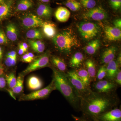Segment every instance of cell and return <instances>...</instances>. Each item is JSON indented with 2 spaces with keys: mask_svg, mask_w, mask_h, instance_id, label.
Segmentation results:
<instances>
[{
  "mask_svg": "<svg viewBox=\"0 0 121 121\" xmlns=\"http://www.w3.org/2000/svg\"><path fill=\"white\" fill-rule=\"evenodd\" d=\"M82 100L83 112L95 118L110 110L115 103L114 99L111 97L93 91Z\"/></svg>",
  "mask_w": 121,
  "mask_h": 121,
  "instance_id": "6da1fadb",
  "label": "cell"
},
{
  "mask_svg": "<svg viewBox=\"0 0 121 121\" xmlns=\"http://www.w3.org/2000/svg\"><path fill=\"white\" fill-rule=\"evenodd\" d=\"M53 78L56 89L59 91L71 105L74 107L79 103V97L72 86L66 74L53 68Z\"/></svg>",
  "mask_w": 121,
  "mask_h": 121,
  "instance_id": "7a4b0ae2",
  "label": "cell"
},
{
  "mask_svg": "<svg viewBox=\"0 0 121 121\" xmlns=\"http://www.w3.org/2000/svg\"><path fill=\"white\" fill-rule=\"evenodd\" d=\"M56 47L60 52L69 54L72 48L80 46V43L71 32L65 31L59 33L52 38Z\"/></svg>",
  "mask_w": 121,
  "mask_h": 121,
  "instance_id": "3957f363",
  "label": "cell"
},
{
  "mask_svg": "<svg viewBox=\"0 0 121 121\" xmlns=\"http://www.w3.org/2000/svg\"><path fill=\"white\" fill-rule=\"evenodd\" d=\"M66 75L79 98L82 99L92 92L90 88L87 87L80 79L76 71L72 70L68 71Z\"/></svg>",
  "mask_w": 121,
  "mask_h": 121,
  "instance_id": "277c9868",
  "label": "cell"
},
{
  "mask_svg": "<svg viewBox=\"0 0 121 121\" xmlns=\"http://www.w3.org/2000/svg\"><path fill=\"white\" fill-rule=\"evenodd\" d=\"M80 35L84 39H91L96 36L100 31L99 26L94 23L82 22L78 26Z\"/></svg>",
  "mask_w": 121,
  "mask_h": 121,
  "instance_id": "5b68a950",
  "label": "cell"
},
{
  "mask_svg": "<svg viewBox=\"0 0 121 121\" xmlns=\"http://www.w3.org/2000/svg\"><path fill=\"white\" fill-rule=\"evenodd\" d=\"M56 89L54 80L52 79V82L48 86L28 94L22 95L20 98V100L30 101L44 98L47 97L52 91Z\"/></svg>",
  "mask_w": 121,
  "mask_h": 121,
  "instance_id": "8992f818",
  "label": "cell"
},
{
  "mask_svg": "<svg viewBox=\"0 0 121 121\" xmlns=\"http://www.w3.org/2000/svg\"><path fill=\"white\" fill-rule=\"evenodd\" d=\"M49 63V55L48 53H45L30 63L28 66L23 72L22 75H24L45 67L48 65Z\"/></svg>",
  "mask_w": 121,
  "mask_h": 121,
  "instance_id": "52a82bcc",
  "label": "cell"
},
{
  "mask_svg": "<svg viewBox=\"0 0 121 121\" xmlns=\"http://www.w3.org/2000/svg\"><path fill=\"white\" fill-rule=\"evenodd\" d=\"M44 22L39 16L34 14H28L24 16L22 20V24L25 28H35L43 27Z\"/></svg>",
  "mask_w": 121,
  "mask_h": 121,
  "instance_id": "ba28073f",
  "label": "cell"
},
{
  "mask_svg": "<svg viewBox=\"0 0 121 121\" xmlns=\"http://www.w3.org/2000/svg\"><path fill=\"white\" fill-rule=\"evenodd\" d=\"M108 15L105 10L101 7L94 8L85 13L83 15L85 19L101 21L106 19Z\"/></svg>",
  "mask_w": 121,
  "mask_h": 121,
  "instance_id": "9c48e42d",
  "label": "cell"
},
{
  "mask_svg": "<svg viewBox=\"0 0 121 121\" xmlns=\"http://www.w3.org/2000/svg\"><path fill=\"white\" fill-rule=\"evenodd\" d=\"M94 89L98 93H109L116 89L117 84L111 80H100L94 83Z\"/></svg>",
  "mask_w": 121,
  "mask_h": 121,
  "instance_id": "30bf717a",
  "label": "cell"
},
{
  "mask_svg": "<svg viewBox=\"0 0 121 121\" xmlns=\"http://www.w3.org/2000/svg\"><path fill=\"white\" fill-rule=\"evenodd\" d=\"M95 118L97 121H121V110L118 108L111 109Z\"/></svg>",
  "mask_w": 121,
  "mask_h": 121,
  "instance_id": "8fae6325",
  "label": "cell"
},
{
  "mask_svg": "<svg viewBox=\"0 0 121 121\" xmlns=\"http://www.w3.org/2000/svg\"><path fill=\"white\" fill-rule=\"evenodd\" d=\"M105 33L106 38L109 41H117L121 39V30L115 27H106Z\"/></svg>",
  "mask_w": 121,
  "mask_h": 121,
  "instance_id": "7c38bea8",
  "label": "cell"
},
{
  "mask_svg": "<svg viewBox=\"0 0 121 121\" xmlns=\"http://www.w3.org/2000/svg\"><path fill=\"white\" fill-rule=\"evenodd\" d=\"M14 0H7L0 4V21L8 17L12 12Z\"/></svg>",
  "mask_w": 121,
  "mask_h": 121,
  "instance_id": "4fadbf2b",
  "label": "cell"
},
{
  "mask_svg": "<svg viewBox=\"0 0 121 121\" xmlns=\"http://www.w3.org/2000/svg\"><path fill=\"white\" fill-rule=\"evenodd\" d=\"M117 51V48L114 46H111L106 49L102 55V63L108 64L111 61L113 60Z\"/></svg>",
  "mask_w": 121,
  "mask_h": 121,
  "instance_id": "5bb4252c",
  "label": "cell"
},
{
  "mask_svg": "<svg viewBox=\"0 0 121 121\" xmlns=\"http://www.w3.org/2000/svg\"><path fill=\"white\" fill-rule=\"evenodd\" d=\"M70 12L66 8L60 7L55 12V16L56 19L60 22H66L69 20L70 16Z\"/></svg>",
  "mask_w": 121,
  "mask_h": 121,
  "instance_id": "9a60e30c",
  "label": "cell"
},
{
  "mask_svg": "<svg viewBox=\"0 0 121 121\" xmlns=\"http://www.w3.org/2000/svg\"><path fill=\"white\" fill-rule=\"evenodd\" d=\"M119 66L117 61L114 60L108 64L106 67V76L109 80H112L115 78L119 70Z\"/></svg>",
  "mask_w": 121,
  "mask_h": 121,
  "instance_id": "2e32d148",
  "label": "cell"
},
{
  "mask_svg": "<svg viewBox=\"0 0 121 121\" xmlns=\"http://www.w3.org/2000/svg\"><path fill=\"white\" fill-rule=\"evenodd\" d=\"M27 86L31 90L37 91L42 88L43 82L41 79L37 76H31L28 80Z\"/></svg>",
  "mask_w": 121,
  "mask_h": 121,
  "instance_id": "e0dca14e",
  "label": "cell"
},
{
  "mask_svg": "<svg viewBox=\"0 0 121 121\" xmlns=\"http://www.w3.org/2000/svg\"><path fill=\"white\" fill-rule=\"evenodd\" d=\"M6 35L7 38L12 41H15L18 36V29L15 24L11 23L6 26Z\"/></svg>",
  "mask_w": 121,
  "mask_h": 121,
  "instance_id": "ac0fdd59",
  "label": "cell"
},
{
  "mask_svg": "<svg viewBox=\"0 0 121 121\" xmlns=\"http://www.w3.org/2000/svg\"><path fill=\"white\" fill-rule=\"evenodd\" d=\"M42 27L44 34L48 38L52 39L56 35V27L54 24L44 22Z\"/></svg>",
  "mask_w": 121,
  "mask_h": 121,
  "instance_id": "d6986e66",
  "label": "cell"
},
{
  "mask_svg": "<svg viewBox=\"0 0 121 121\" xmlns=\"http://www.w3.org/2000/svg\"><path fill=\"white\" fill-rule=\"evenodd\" d=\"M36 13L39 17L49 18L51 16L52 11L49 6L44 4H40L37 7Z\"/></svg>",
  "mask_w": 121,
  "mask_h": 121,
  "instance_id": "ffe728a7",
  "label": "cell"
},
{
  "mask_svg": "<svg viewBox=\"0 0 121 121\" xmlns=\"http://www.w3.org/2000/svg\"><path fill=\"white\" fill-rule=\"evenodd\" d=\"M101 45V43L99 40H92L84 48V50L87 54L89 55H93L95 54L98 50Z\"/></svg>",
  "mask_w": 121,
  "mask_h": 121,
  "instance_id": "44dd1931",
  "label": "cell"
},
{
  "mask_svg": "<svg viewBox=\"0 0 121 121\" xmlns=\"http://www.w3.org/2000/svg\"><path fill=\"white\" fill-rule=\"evenodd\" d=\"M84 56L82 52H76L73 55L69 61V65L73 68H78L82 65Z\"/></svg>",
  "mask_w": 121,
  "mask_h": 121,
  "instance_id": "7402d4cb",
  "label": "cell"
},
{
  "mask_svg": "<svg viewBox=\"0 0 121 121\" xmlns=\"http://www.w3.org/2000/svg\"><path fill=\"white\" fill-rule=\"evenodd\" d=\"M86 67L91 81L94 80L96 75V69L95 63L92 60L89 59L86 61Z\"/></svg>",
  "mask_w": 121,
  "mask_h": 121,
  "instance_id": "603a6c76",
  "label": "cell"
},
{
  "mask_svg": "<svg viewBox=\"0 0 121 121\" xmlns=\"http://www.w3.org/2000/svg\"><path fill=\"white\" fill-rule=\"evenodd\" d=\"M29 43L31 48L34 51L37 53L43 52L45 48V45L43 42L40 40H29Z\"/></svg>",
  "mask_w": 121,
  "mask_h": 121,
  "instance_id": "cb8c5ba5",
  "label": "cell"
},
{
  "mask_svg": "<svg viewBox=\"0 0 121 121\" xmlns=\"http://www.w3.org/2000/svg\"><path fill=\"white\" fill-rule=\"evenodd\" d=\"M32 0H19L17 5L16 10L18 12H22L28 10L33 5Z\"/></svg>",
  "mask_w": 121,
  "mask_h": 121,
  "instance_id": "d4e9b609",
  "label": "cell"
},
{
  "mask_svg": "<svg viewBox=\"0 0 121 121\" xmlns=\"http://www.w3.org/2000/svg\"><path fill=\"white\" fill-rule=\"evenodd\" d=\"M76 73L80 79L87 87L90 88V79L88 72L86 69H80L76 71Z\"/></svg>",
  "mask_w": 121,
  "mask_h": 121,
  "instance_id": "484cf974",
  "label": "cell"
},
{
  "mask_svg": "<svg viewBox=\"0 0 121 121\" xmlns=\"http://www.w3.org/2000/svg\"><path fill=\"white\" fill-rule=\"evenodd\" d=\"M52 62L53 64L61 72H64L67 69L66 65L64 60L58 56H52Z\"/></svg>",
  "mask_w": 121,
  "mask_h": 121,
  "instance_id": "4316f807",
  "label": "cell"
},
{
  "mask_svg": "<svg viewBox=\"0 0 121 121\" xmlns=\"http://www.w3.org/2000/svg\"><path fill=\"white\" fill-rule=\"evenodd\" d=\"M23 76L22 74H20L17 77L16 85L11 89V91L13 94H19L22 92L23 89Z\"/></svg>",
  "mask_w": 121,
  "mask_h": 121,
  "instance_id": "83f0119b",
  "label": "cell"
},
{
  "mask_svg": "<svg viewBox=\"0 0 121 121\" xmlns=\"http://www.w3.org/2000/svg\"><path fill=\"white\" fill-rule=\"evenodd\" d=\"M26 36L28 39H41L43 38L40 31L36 28L31 29L27 31Z\"/></svg>",
  "mask_w": 121,
  "mask_h": 121,
  "instance_id": "f1b7e54d",
  "label": "cell"
},
{
  "mask_svg": "<svg viewBox=\"0 0 121 121\" xmlns=\"http://www.w3.org/2000/svg\"><path fill=\"white\" fill-rule=\"evenodd\" d=\"M66 5L71 11H78L81 8L82 5L80 2L75 0H68L66 3Z\"/></svg>",
  "mask_w": 121,
  "mask_h": 121,
  "instance_id": "f546056e",
  "label": "cell"
},
{
  "mask_svg": "<svg viewBox=\"0 0 121 121\" xmlns=\"http://www.w3.org/2000/svg\"><path fill=\"white\" fill-rule=\"evenodd\" d=\"M5 80L9 88L12 89L16 85L17 79L15 74L11 73L6 76Z\"/></svg>",
  "mask_w": 121,
  "mask_h": 121,
  "instance_id": "4dcf8cb0",
  "label": "cell"
},
{
  "mask_svg": "<svg viewBox=\"0 0 121 121\" xmlns=\"http://www.w3.org/2000/svg\"><path fill=\"white\" fill-rule=\"evenodd\" d=\"M80 3L84 8L90 9L95 8L96 5L95 0H80Z\"/></svg>",
  "mask_w": 121,
  "mask_h": 121,
  "instance_id": "1f68e13d",
  "label": "cell"
},
{
  "mask_svg": "<svg viewBox=\"0 0 121 121\" xmlns=\"http://www.w3.org/2000/svg\"><path fill=\"white\" fill-rule=\"evenodd\" d=\"M96 75L98 80H102L106 76V67L104 65L101 66L99 68Z\"/></svg>",
  "mask_w": 121,
  "mask_h": 121,
  "instance_id": "d6a6232c",
  "label": "cell"
},
{
  "mask_svg": "<svg viewBox=\"0 0 121 121\" xmlns=\"http://www.w3.org/2000/svg\"><path fill=\"white\" fill-rule=\"evenodd\" d=\"M110 4L112 8L115 10H118L121 8V0H110Z\"/></svg>",
  "mask_w": 121,
  "mask_h": 121,
  "instance_id": "836d02e7",
  "label": "cell"
},
{
  "mask_svg": "<svg viewBox=\"0 0 121 121\" xmlns=\"http://www.w3.org/2000/svg\"><path fill=\"white\" fill-rule=\"evenodd\" d=\"M8 43V39L6 34L1 29H0V44H5Z\"/></svg>",
  "mask_w": 121,
  "mask_h": 121,
  "instance_id": "e575fe53",
  "label": "cell"
},
{
  "mask_svg": "<svg viewBox=\"0 0 121 121\" xmlns=\"http://www.w3.org/2000/svg\"><path fill=\"white\" fill-rule=\"evenodd\" d=\"M115 81L117 83L119 86L121 85V72L120 70H119L117 75L115 76Z\"/></svg>",
  "mask_w": 121,
  "mask_h": 121,
  "instance_id": "d590c367",
  "label": "cell"
},
{
  "mask_svg": "<svg viewBox=\"0 0 121 121\" xmlns=\"http://www.w3.org/2000/svg\"><path fill=\"white\" fill-rule=\"evenodd\" d=\"M13 58L10 56L6 55V58L5 60V63L8 67L12 66Z\"/></svg>",
  "mask_w": 121,
  "mask_h": 121,
  "instance_id": "8d00e7d4",
  "label": "cell"
},
{
  "mask_svg": "<svg viewBox=\"0 0 121 121\" xmlns=\"http://www.w3.org/2000/svg\"><path fill=\"white\" fill-rule=\"evenodd\" d=\"M113 24L114 27L117 28L121 29V19H117L114 21Z\"/></svg>",
  "mask_w": 121,
  "mask_h": 121,
  "instance_id": "74e56055",
  "label": "cell"
},
{
  "mask_svg": "<svg viewBox=\"0 0 121 121\" xmlns=\"http://www.w3.org/2000/svg\"><path fill=\"white\" fill-rule=\"evenodd\" d=\"M22 60L23 62L25 63H31L32 60L30 59L27 54H24L22 56Z\"/></svg>",
  "mask_w": 121,
  "mask_h": 121,
  "instance_id": "f35d334b",
  "label": "cell"
},
{
  "mask_svg": "<svg viewBox=\"0 0 121 121\" xmlns=\"http://www.w3.org/2000/svg\"><path fill=\"white\" fill-rule=\"evenodd\" d=\"M6 81L4 78L0 77V89L4 88L6 86Z\"/></svg>",
  "mask_w": 121,
  "mask_h": 121,
  "instance_id": "ab89813d",
  "label": "cell"
},
{
  "mask_svg": "<svg viewBox=\"0 0 121 121\" xmlns=\"http://www.w3.org/2000/svg\"><path fill=\"white\" fill-rule=\"evenodd\" d=\"M7 55L12 58H17V53L15 51H11L7 54Z\"/></svg>",
  "mask_w": 121,
  "mask_h": 121,
  "instance_id": "60d3db41",
  "label": "cell"
},
{
  "mask_svg": "<svg viewBox=\"0 0 121 121\" xmlns=\"http://www.w3.org/2000/svg\"><path fill=\"white\" fill-rule=\"evenodd\" d=\"M72 116L75 121H87L86 119L82 118L75 117L74 115H72Z\"/></svg>",
  "mask_w": 121,
  "mask_h": 121,
  "instance_id": "b9f144b4",
  "label": "cell"
},
{
  "mask_svg": "<svg viewBox=\"0 0 121 121\" xmlns=\"http://www.w3.org/2000/svg\"><path fill=\"white\" fill-rule=\"evenodd\" d=\"M26 52L24 50L23 48H22V46L20 44L19 46V49L18 50V54L20 55H23L24 53Z\"/></svg>",
  "mask_w": 121,
  "mask_h": 121,
  "instance_id": "7bdbcfd3",
  "label": "cell"
},
{
  "mask_svg": "<svg viewBox=\"0 0 121 121\" xmlns=\"http://www.w3.org/2000/svg\"><path fill=\"white\" fill-rule=\"evenodd\" d=\"M20 44L25 52H26L27 51L28 49V46L27 43H24Z\"/></svg>",
  "mask_w": 121,
  "mask_h": 121,
  "instance_id": "ee69618b",
  "label": "cell"
},
{
  "mask_svg": "<svg viewBox=\"0 0 121 121\" xmlns=\"http://www.w3.org/2000/svg\"><path fill=\"white\" fill-rule=\"evenodd\" d=\"M27 54L28 55L29 58L32 61L34 60V58H35V56H34V54L31 52H28V53H27Z\"/></svg>",
  "mask_w": 121,
  "mask_h": 121,
  "instance_id": "f6af8a7d",
  "label": "cell"
},
{
  "mask_svg": "<svg viewBox=\"0 0 121 121\" xmlns=\"http://www.w3.org/2000/svg\"><path fill=\"white\" fill-rule=\"evenodd\" d=\"M121 54H120L118 56V57L117 58V63L118 64V65L119 66V65H121Z\"/></svg>",
  "mask_w": 121,
  "mask_h": 121,
  "instance_id": "bcb514c9",
  "label": "cell"
},
{
  "mask_svg": "<svg viewBox=\"0 0 121 121\" xmlns=\"http://www.w3.org/2000/svg\"><path fill=\"white\" fill-rule=\"evenodd\" d=\"M4 73V68H2V67L1 66H0V76L1 75H2Z\"/></svg>",
  "mask_w": 121,
  "mask_h": 121,
  "instance_id": "7dc6e473",
  "label": "cell"
},
{
  "mask_svg": "<svg viewBox=\"0 0 121 121\" xmlns=\"http://www.w3.org/2000/svg\"><path fill=\"white\" fill-rule=\"evenodd\" d=\"M2 55H3V52H2V48L0 47V60L2 58Z\"/></svg>",
  "mask_w": 121,
  "mask_h": 121,
  "instance_id": "c3c4849f",
  "label": "cell"
},
{
  "mask_svg": "<svg viewBox=\"0 0 121 121\" xmlns=\"http://www.w3.org/2000/svg\"><path fill=\"white\" fill-rule=\"evenodd\" d=\"M39 0L43 2H48L50 1V0Z\"/></svg>",
  "mask_w": 121,
  "mask_h": 121,
  "instance_id": "681fc988",
  "label": "cell"
},
{
  "mask_svg": "<svg viewBox=\"0 0 121 121\" xmlns=\"http://www.w3.org/2000/svg\"><path fill=\"white\" fill-rule=\"evenodd\" d=\"M7 0H0V4L7 1Z\"/></svg>",
  "mask_w": 121,
  "mask_h": 121,
  "instance_id": "f907efd6",
  "label": "cell"
},
{
  "mask_svg": "<svg viewBox=\"0 0 121 121\" xmlns=\"http://www.w3.org/2000/svg\"></svg>",
  "mask_w": 121,
  "mask_h": 121,
  "instance_id": "816d5d0a",
  "label": "cell"
}]
</instances>
